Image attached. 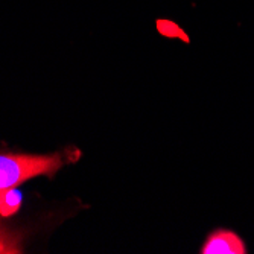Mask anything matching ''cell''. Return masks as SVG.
Listing matches in <instances>:
<instances>
[{
    "label": "cell",
    "instance_id": "obj_4",
    "mask_svg": "<svg viewBox=\"0 0 254 254\" xmlns=\"http://www.w3.org/2000/svg\"><path fill=\"white\" fill-rule=\"evenodd\" d=\"M157 28H158V31L163 34V35H166V37H171V38H174V37H177V38H183L184 41H189V38L184 35V32H183V29L181 28H178L175 23H172V21H168V20H160V21H157Z\"/></svg>",
    "mask_w": 254,
    "mask_h": 254
},
{
    "label": "cell",
    "instance_id": "obj_3",
    "mask_svg": "<svg viewBox=\"0 0 254 254\" xmlns=\"http://www.w3.org/2000/svg\"><path fill=\"white\" fill-rule=\"evenodd\" d=\"M21 192L17 188H11L0 192V215H14L21 205Z\"/></svg>",
    "mask_w": 254,
    "mask_h": 254
},
{
    "label": "cell",
    "instance_id": "obj_1",
    "mask_svg": "<svg viewBox=\"0 0 254 254\" xmlns=\"http://www.w3.org/2000/svg\"><path fill=\"white\" fill-rule=\"evenodd\" d=\"M78 157L79 151L76 149L54 155H0V192L17 188L37 175L52 177Z\"/></svg>",
    "mask_w": 254,
    "mask_h": 254
},
{
    "label": "cell",
    "instance_id": "obj_2",
    "mask_svg": "<svg viewBox=\"0 0 254 254\" xmlns=\"http://www.w3.org/2000/svg\"><path fill=\"white\" fill-rule=\"evenodd\" d=\"M202 254H245L247 247L241 236L232 230L218 228L207 236L201 247Z\"/></svg>",
    "mask_w": 254,
    "mask_h": 254
}]
</instances>
